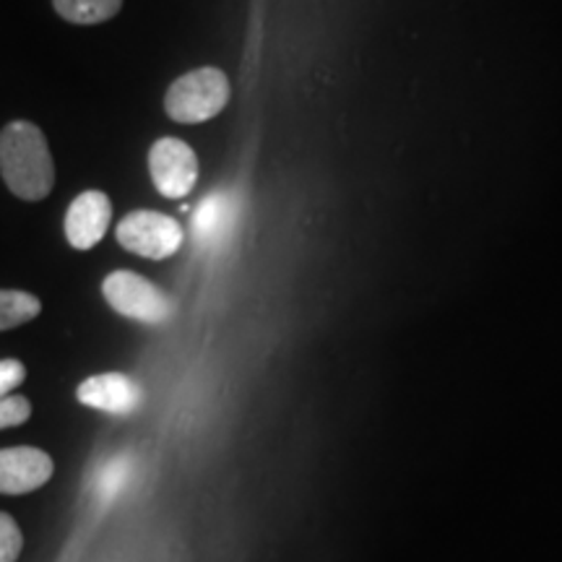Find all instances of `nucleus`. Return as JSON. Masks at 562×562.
Wrapping results in <instances>:
<instances>
[{"label":"nucleus","instance_id":"5","mask_svg":"<svg viewBox=\"0 0 562 562\" xmlns=\"http://www.w3.org/2000/svg\"><path fill=\"white\" fill-rule=\"evenodd\" d=\"M149 170L157 191L167 199H186L199 180V159L195 151L180 138H159L151 146Z\"/></svg>","mask_w":562,"mask_h":562},{"label":"nucleus","instance_id":"12","mask_svg":"<svg viewBox=\"0 0 562 562\" xmlns=\"http://www.w3.org/2000/svg\"><path fill=\"white\" fill-rule=\"evenodd\" d=\"M42 311V302L30 292L0 290V331L24 326L34 321Z\"/></svg>","mask_w":562,"mask_h":562},{"label":"nucleus","instance_id":"9","mask_svg":"<svg viewBox=\"0 0 562 562\" xmlns=\"http://www.w3.org/2000/svg\"><path fill=\"white\" fill-rule=\"evenodd\" d=\"M237 199L227 191L211 193L193 216V235L203 245H220L237 222Z\"/></svg>","mask_w":562,"mask_h":562},{"label":"nucleus","instance_id":"15","mask_svg":"<svg viewBox=\"0 0 562 562\" xmlns=\"http://www.w3.org/2000/svg\"><path fill=\"white\" fill-rule=\"evenodd\" d=\"M26 378V368L19 360H0V398L13 396V389H19Z\"/></svg>","mask_w":562,"mask_h":562},{"label":"nucleus","instance_id":"4","mask_svg":"<svg viewBox=\"0 0 562 562\" xmlns=\"http://www.w3.org/2000/svg\"><path fill=\"white\" fill-rule=\"evenodd\" d=\"M117 243L136 256L161 261L180 250L182 227L172 216L157 211H133L117 224Z\"/></svg>","mask_w":562,"mask_h":562},{"label":"nucleus","instance_id":"11","mask_svg":"<svg viewBox=\"0 0 562 562\" xmlns=\"http://www.w3.org/2000/svg\"><path fill=\"white\" fill-rule=\"evenodd\" d=\"M53 5L70 24H102L121 11L123 0H53Z\"/></svg>","mask_w":562,"mask_h":562},{"label":"nucleus","instance_id":"14","mask_svg":"<svg viewBox=\"0 0 562 562\" xmlns=\"http://www.w3.org/2000/svg\"><path fill=\"white\" fill-rule=\"evenodd\" d=\"M30 414H32V404L26 402L24 396L0 398V430L24 425V422L30 419Z\"/></svg>","mask_w":562,"mask_h":562},{"label":"nucleus","instance_id":"2","mask_svg":"<svg viewBox=\"0 0 562 562\" xmlns=\"http://www.w3.org/2000/svg\"><path fill=\"white\" fill-rule=\"evenodd\" d=\"M229 81L220 68H199L167 89L165 110L178 123H206L227 108Z\"/></svg>","mask_w":562,"mask_h":562},{"label":"nucleus","instance_id":"7","mask_svg":"<svg viewBox=\"0 0 562 562\" xmlns=\"http://www.w3.org/2000/svg\"><path fill=\"white\" fill-rule=\"evenodd\" d=\"M81 404L91 406V409H100L108 414H133L144 402V391L133 378L123 375V372H104V375L87 378L76 391Z\"/></svg>","mask_w":562,"mask_h":562},{"label":"nucleus","instance_id":"8","mask_svg":"<svg viewBox=\"0 0 562 562\" xmlns=\"http://www.w3.org/2000/svg\"><path fill=\"white\" fill-rule=\"evenodd\" d=\"M112 222V203L102 191H87L68 206L66 237L76 250H89L102 243Z\"/></svg>","mask_w":562,"mask_h":562},{"label":"nucleus","instance_id":"1","mask_svg":"<svg viewBox=\"0 0 562 562\" xmlns=\"http://www.w3.org/2000/svg\"><path fill=\"white\" fill-rule=\"evenodd\" d=\"M0 175L21 201H42L50 195L55 165L45 133L37 125L13 121L0 131Z\"/></svg>","mask_w":562,"mask_h":562},{"label":"nucleus","instance_id":"10","mask_svg":"<svg viewBox=\"0 0 562 562\" xmlns=\"http://www.w3.org/2000/svg\"><path fill=\"white\" fill-rule=\"evenodd\" d=\"M133 474H136V461H133L128 453L112 456V459L102 461L100 469L94 472V480H91L94 497L102 505L115 503L117 497L128 490V484L133 482Z\"/></svg>","mask_w":562,"mask_h":562},{"label":"nucleus","instance_id":"3","mask_svg":"<svg viewBox=\"0 0 562 562\" xmlns=\"http://www.w3.org/2000/svg\"><path fill=\"white\" fill-rule=\"evenodd\" d=\"M104 300L115 313L133 318L146 326H161L172 318V302L159 286H154L149 279L138 277L133 271H115L104 279L102 284Z\"/></svg>","mask_w":562,"mask_h":562},{"label":"nucleus","instance_id":"6","mask_svg":"<svg viewBox=\"0 0 562 562\" xmlns=\"http://www.w3.org/2000/svg\"><path fill=\"white\" fill-rule=\"evenodd\" d=\"M53 459L37 448L0 451V495H26L50 482Z\"/></svg>","mask_w":562,"mask_h":562},{"label":"nucleus","instance_id":"13","mask_svg":"<svg viewBox=\"0 0 562 562\" xmlns=\"http://www.w3.org/2000/svg\"><path fill=\"white\" fill-rule=\"evenodd\" d=\"M24 547L19 524L13 521L9 513H0V562H16Z\"/></svg>","mask_w":562,"mask_h":562}]
</instances>
